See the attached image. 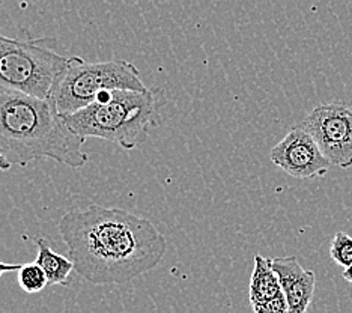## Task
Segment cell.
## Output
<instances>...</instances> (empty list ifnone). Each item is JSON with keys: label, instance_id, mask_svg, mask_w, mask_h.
<instances>
[{"label": "cell", "instance_id": "cell-1", "mask_svg": "<svg viewBox=\"0 0 352 313\" xmlns=\"http://www.w3.org/2000/svg\"><path fill=\"white\" fill-rule=\"evenodd\" d=\"M74 271L97 286L122 285L158 267L167 239L145 217L92 204L59 222Z\"/></svg>", "mask_w": 352, "mask_h": 313}, {"label": "cell", "instance_id": "cell-2", "mask_svg": "<svg viewBox=\"0 0 352 313\" xmlns=\"http://www.w3.org/2000/svg\"><path fill=\"white\" fill-rule=\"evenodd\" d=\"M85 139L69 130L50 98L0 87V171L28 167L36 160L83 167Z\"/></svg>", "mask_w": 352, "mask_h": 313}, {"label": "cell", "instance_id": "cell-3", "mask_svg": "<svg viewBox=\"0 0 352 313\" xmlns=\"http://www.w3.org/2000/svg\"><path fill=\"white\" fill-rule=\"evenodd\" d=\"M164 104L166 94L162 87H148L143 92L109 91L77 114L63 116V120L85 140L102 139L133 151L162 122Z\"/></svg>", "mask_w": 352, "mask_h": 313}, {"label": "cell", "instance_id": "cell-4", "mask_svg": "<svg viewBox=\"0 0 352 313\" xmlns=\"http://www.w3.org/2000/svg\"><path fill=\"white\" fill-rule=\"evenodd\" d=\"M146 89L138 67L131 62L124 59L86 62L78 56H71L53 87L50 100L59 115L68 116L89 106L102 92Z\"/></svg>", "mask_w": 352, "mask_h": 313}, {"label": "cell", "instance_id": "cell-5", "mask_svg": "<svg viewBox=\"0 0 352 313\" xmlns=\"http://www.w3.org/2000/svg\"><path fill=\"white\" fill-rule=\"evenodd\" d=\"M54 38H12L0 34V87L50 98L69 58L54 52Z\"/></svg>", "mask_w": 352, "mask_h": 313}, {"label": "cell", "instance_id": "cell-6", "mask_svg": "<svg viewBox=\"0 0 352 313\" xmlns=\"http://www.w3.org/2000/svg\"><path fill=\"white\" fill-rule=\"evenodd\" d=\"M301 127L331 166H352V110L340 102L321 104L304 118Z\"/></svg>", "mask_w": 352, "mask_h": 313}, {"label": "cell", "instance_id": "cell-7", "mask_svg": "<svg viewBox=\"0 0 352 313\" xmlns=\"http://www.w3.org/2000/svg\"><path fill=\"white\" fill-rule=\"evenodd\" d=\"M270 158L283 172L298 180L321 178L331 167L314 138L301 125L291 128L283 140L271 149Z\"/></svg>", "mask_w": 352, "mask_h": 313}, {"label": "cell", "instance_id": "cell-8", "mask_svg": "<svg viewBox=\"0 0 352 313\" xmlns=\"http://www.w3.org/2000/svg\"><path fill=\"white\" fill-rule=\"evenodd\" d=\"M271 267L282 286V292L287 303V313H307L315 295V272L304 270L297 256L294 255L271 259Z\"/></svg>", "mask_w": 352, "mask_h": 313}, {"label": "cell", "instance_id": "cell-9", "mask_svg": "<svg viewBox=\"0 0 352 313\" xmlns=\"http://www.w3.org/2000/svg\"><path fill=\"white\" fill-rule=\"evenodd\" d=\"M283 295L278 277L271 267V259L262 255H254V267L250 279V304L252 307L262 306Z\"/></svg>", "mask_w": 352, "mask_h": 313}, {"label": "cell", "instance_id": "cell-10", "mask_svg": "<svg viewBox=\"0 0 352 313\" xmlns=\"http://www.w3.org/2000/svg\"><path fill=\"white\" fill-rule=\"evenodd\" d=\"M36 263L45 272L49 286L62 285L68 286L71 282V272L74 271V263L69 258L54 252L44 238H36Z\"/></svg>", "mask_w": 352, "mask_h": 313}, {"label": "cell", "instance_id": "cell-11", "mask_svg": "<svg viewBox=\"0 0 352 313\" xmlns=\"http://www.w3.org/2000/svg\"><path fill=\"white\" fill-rule=\"evenodd\" d=\"M17 272L19 285L28 294H38L49 286V280H47L45 272L36 262L21 263Z\"/></svg>", "mask_w": 352, "mask_h": 313}, {"label": "cell", "instance_id": "cell-12", "mask_svg": "<svg viewBox=\"0 0 352 313\" xmlns=\"http://www.w3.org/2000/svg\"><path fill=\"white\" fill-rule=\"evenodd\" d=\"M331 259L340 267H351L352 265V237L346 232H338L331 239L330 246Z\"/></svg>", "mask_w": 352, "mask_h": 313}, {"label": "cell", "instance_id": "cell-13", "mask_svg": "<svg viewBox=\"0 0 352 313\" xmlns=\"http://www.w3.org/2000/svg\"><path fill=\"white\" fill-rule=\"evenodd\" d=\"M254 313H287V303L285 295H280L273 301H270L267 304H262V306L253 307Z\"/></svg>", "mask_w": 352, "mask_h": 313}, {"label": "cell", "instance_id": "cell-14", "mask_svg": "<svg viewBox=\"0 0 352 313\" xmlns=\"http://www.w3.org/2000/svg\"><path fill=\"white\" fill-rule=\"evenodd\" d=\"M21 267V263H8L0 261V277H2L5 272H12V271H19Z\"/></svg>", "mask_w": 352, "mask_h": 313}, {"label": "cell", "instance_id": "cell-15", "mask_svg": "<svg viewBox=\"0 0 352 313\" xmlns=\"http://www.w3.org/2000/svg\"><path fill=\"white\" fill-rule=\"evenodd\" d=\"M343 279L346 280V282L352 283V265L348 268H345V271H343Z\"/></svg>", "mask_w": 352, "mask_h": 313}]
</instances>
